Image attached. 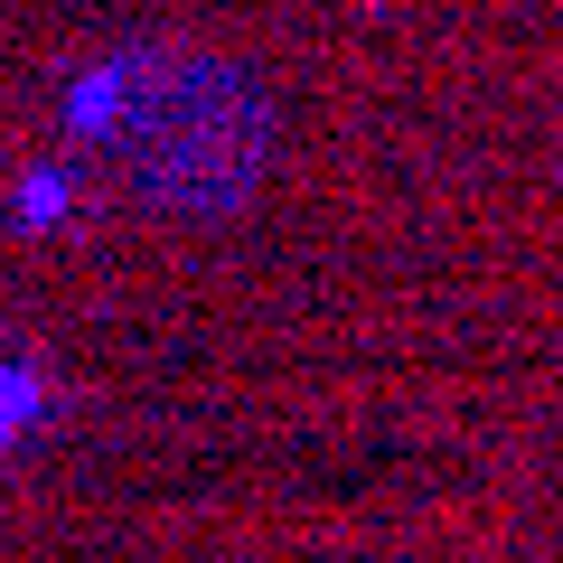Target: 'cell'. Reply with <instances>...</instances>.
Masks as SVG:
<instances>
[{
  "mask_svg": "<svg viewBox=\"0 0 563 563\" xmlns=\"http://www.w3.org/2000/svg\"><path fill=\"white\" fill-rule=\"evenodd\" d=\"M38 413H47V376H29V366H0V442H20Z\"/></svg>",
  "mask_w": 563,
  "mask_h": 563,
  "instance_id": "obj_1",
  "label": "cell"
},
{
  "mask_svg": "<svg viewBox=\"0 0 563 563\" xmlns=\"http://www.w3.org/2000/svg\"><path fill=\"white\" fill-rule=\"evenodd\" d=\"M20 217H29V225H57V217H66V179H47V169H38V179L20 188Z\"/></svg>",
  "mask_w": 563,
  "mask_h": 563,
  "instance_id": "obj_2",
  "label": "cell"
}]
</instances>
